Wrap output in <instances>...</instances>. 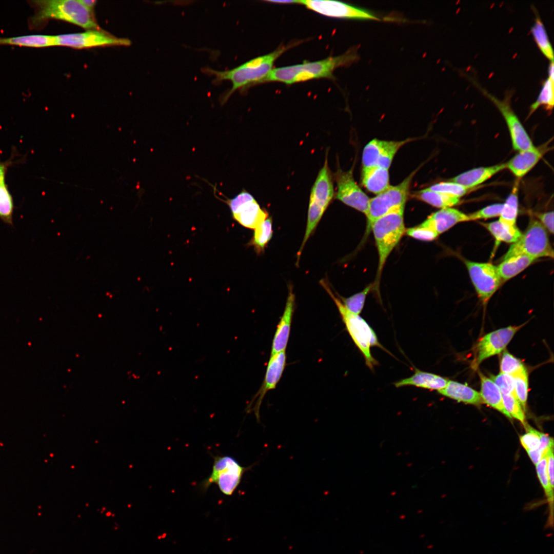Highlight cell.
Returning <instances> with one entry per match:
<instances>
[{
  "label": "cell",
  "mask_w": 554,
  "mask_h": 554,
  "mask_svg": "<svg viewBox=\"0 0 554 554\" xmlns=\"http://www.w3.org/2000/svg\"><path fill=\"white\" fill-rule=\"evenodd\" d=\"M295 44L280 46L269 54L259 56L247 61L233 69L224 71H216L210 68L203 70L207 74L213 75L216 82L229 81L231 87L222 96L221 103H225L236 90H245L261 81L272 70L274 63L288 49Z\"/></svg>",
  "instance_id": "obj_1"
},
{
  "label": "cell",
  "mask_w": 554,
  "mask_h": 554,
  "mask_svg": "<svg viewBox=\"0 0 554 554\" xmlns=\"http://www.w3.org/2000/svg\"><path fill=\"white\" fill-rule=\"evenodd\" d=\"M355 57L354 53L348 51L341 55L319 61L272 68L261 83L274 82L289 85L314 78H332L335 69L348 65Z\"/></svg>",
  "instance_id": "obj_2"
},
{
  "label": "cell",
  "mask_w": 554,
  "mask_h": 554,
  "mask_svg": "<svg viewBox=\"0 0 554 554\" xmlns=\"http://www.w3.org/2000/svg\"><path fill=\"white\" fill-rule=\"evenodd\" d=\"M31 2L35 8V13L29 21L32 27L54 19L87 30L100 29L93 12L85 7L79 0H37Z\"/></svg>",
  "instance_id": "obj_3"
},
{
  "label": "cell",
  "mask_w": 554,
  "mask_h": 554,
  "mask_svg": "<svg viewBox=\"0 0 554 554\" xmlns=\"http://www.w3.org/2000/svg\"><path fill=\"white\" fill-rule=\"evenodd\" d=\"M320 283L337 306L346 329L363 354L366 365L372 370L374 366L378 364V362L371 354V347L377 346L385 351L386 350L380 343L375 332L367 322L359 315L349 311L340 299L335 295L325 280H321Z\"/></svg>",
  "instance_id": "obj_4"
},
{
  "label": "cell",
  "mask_w": 554,
  "mask_h": 554,
  "mask_svg": "<svg viewBox=\"0 0 554 554\" xmlns=\"http://www.w3.org/2000/svg\"><path fill=\"white\" fill-rule=\"evenodd\" d=\"M328 152H326L325 162L320 170L311 188L306 228L301 246L298 253L299 260L304 247L321 219L334 196L332 177L328 166Z\"/></svg>",
  "instance_id": "obj_5"
},
{
  "label": "cell",
  "mask_w": 554,
  "mask_h": 554,
  "mask_svg": "<svg viewBox=\"0 0 554 554\" xmlns=\"http://www.w3.org/2000/svg\"><path fill=\"white\" fill-rule=\"evenodd\" d=\"M403 214L404 210L389 213L377 219L371 226L379 255L377 287L388 256L405 231Z\"/></svg>",
  "instance_id": "obj_6"
},
{
  "label": "cell",
  "mask_w": 554,
  "mask_h": 554,
  "mask_svg": "<svg viewBox=\"0 0 554 554\" xmlns=\"http://www.w3.org/2000/svg\"><path fill=\"white\" fill-rule=\"evenodd\" d=\"M418 170L411 172L399 184L390 185L385 191L370 199L366 215L367 219V232L371 230L372 224L380 217L391 212L404 210L411 183Z\"/></svg>",
  "instance_id": "obj_7"
},
{
  "label": "cell",
  "mask_w": 554,
  "mask_h": 554,
  "mask_svg": "<svg viewBox=\"0 0 554 554\" xmlns=\"http://www.w3.org/2000/svg\"><path fill=\"white\" fill-rule=\"evenodd\" d=\"M521 254L528 255L535 260L553 257V250L546 229L538 220H530L525 232L516 242L512 244L503 260Z\"/></svg>",
  "instance_id": "obj_8"
},
{
  "label": "cell",
  "mask_w": 554,
  "mask_h": 554,
  "mask_svg": "<svg viewBox=\"0 0 554 554\" xmlns=\"http://www.w3.org/2000/svg\"><path fill=\"white\" fill-rule=\"evenodd\" d=\"M213 459L211 473L201 483L200 487L205 491L215 484L223 494L231 496L239 485L243 474L250 467H243L230 456H216Z\"/></svg>",
  "instance_id": "obj_9"
},
{
  "label": "cell",
  "mask_w": 554,
  "mask_h": 554,
  "mask_svg": "<svg viewBox=\"0 0 554 554\" xmlns=\"http://www.w3.org/2000/svg\"><path fill=\"white\" fill-rule=\"evenodd\" d=\"M55 46L74 49H87L108 46H129L130 40L118 38L102 30H88L85 32L54 35Z\"/></svg>",
  "instance_id": "obj_10"
},
{
  "label": "cell",
  "mask_w": 554,
  "mask_h": 554,
  "mask_svg": "<svg viewBox=\"0 0 554 554\" xmlns=\"http://www.w3.org/2000/svg\"><path fill=\"white\" fill-rule=\"evenodd\" d=\"M225 202L229 206L233 217L243 226L254 229L268 217L253 195L245 190Z\"/></svg>",
  "instance_id": "obj_11"
},
{
  "label": "cell",
  "mask_w": 554,
  "mask_h": 554,
  "mask_svg": "<svg viewBox=\"0 0 554 554\" xmlns=\"http://www.w3.org/2000/svg\"><path fill=\"white\" fill-rule=\"evenodd\" d=\"M464 263L479 298L486 303L503 282L497 266L467 260Z\"/></svg>",
  "instance_id": "obj_12"
},
{
  "label": "cell",
  "mask_w": 554,
  "mask_h": 554,
  "mask_svg": "<svg viewBox=\"0 0 554 554\" xmlns=\"http://www.w3.org/2000/svg\"><path fill=\"white\" fill-rule=\"evenodd\" d=\"M524 325L510 326L500 328L480 339L474 347L472 367L477 368L485 360L500 353Z\"/></svg>",
  "instance_id": "obj_13"
},
{
  "label": "cell",
  "mask_w": 554,
  "mask_h": 554,
  "mask_svg": "<svg viewBox=\"0 0 554 554\" xmlns=\"http://www.w3.org/2000/svg\"><path fill=\"white\" fill-rule=\"evenodd\" d=\"M353 168L344 171L340 168H338L334 174L337 185L335 198L366 215L370 199L355 182L353 175Z\"/></svg>",
  "instance_id": "obj_14"
},
{
  "label": "cell",
  "mask_w": 554,
  "mask_h": 554,
  "mask_svg": "<svg viewBox=\"0 0 554 554\" xmlns=\"http://www.w3.org/2000/svg\"><path fill=\"white\" fill-rule=\"evenodd\" d=\"M480 89L493 103L503 116L508 128L513 149L519 152L533 147L534 146L530 138L510 106V94L500 100L484 89Z\"/></svg>",
  "instance_id": "obj_15"
},
{
  "label": "cell",
  "mask_w": 554,
  "mask_h": 554,
  "mask_svg": "<svg viewBox=\"0 0 554 554\" xmlns=\"http://www.w3.org/2000/svg\"><path fill=\"white\" fill-rule=\"evenodd\" d=\"M320 14L331 17L358 19H380L370 12L339 1L325 0L299 1V3Z\"/></svg>",
  "instance_id": "obj_16"
},
{
  "label": "cell",
  "mask_w": 554,
  "mask_h": 554,
  "mask_svg": "<svg viewBox=\"0 0 554 554\" xmlns=\"http://www.w3.org/2000/svg\"><path fill=\"white\" fill-rule=\"evenodd\" d=\"M286 363L285 350L276 353L270 356L266 369L263 384L253 399L251 404L255 402L253 411L258 421L260 419L259 410L263 399L266 393L276 387L280 381Z\"/></svg>",
  "instance_id": "obj_17"
},
{
  "label": "cell",
  "mask_w": 554,
  "mask_h": 554,
  "mask_svg": "<svg viewBox=\"0 0 554 554\" xmlns=\"http://www.w3.org/2000/svg\"><path fill=\"white\" fill-rule=\"evenodd\" d=\"M547 144L519 151L508 162L506 168L518 178H521L530 171L547 151Z\"/></svg>",
  "instance_id": "obj_18"
},
{
  "label": "cell",
  "mask_w": 554,
  "mask_h": 554,
  "mask_svg": "<svg viewBox=\"0 0 554 554\" xmlns=\"http://www.w3.org/2000/svg\"><path fill=\"white\" fill-rule=\"evenodd\" d=\"M294 304L295 295L292 288L290 287L284 312L273 339L271 355L284 351L286 348L290 332Z\"/></svg>",
  "instance_id": "obj_19"
},
{
  "label": "cell",
  "mask_w": 554,
  "mask_h": 554,
  "mask_svg": "<svg viewBox=\"0 0 554 554\" xmlns=\"http://www.w3.org/2000/svg\"><path fill=\"white\" fill-rule=\"evenodd\" d=\"M469 221L468 215L452 207L441 209L421 224L434 230L439 235L458 223Z\"/></svg>",
  "instance_id": "obj_20"
},
{
  "label": "cell",
  "mask_w": 554,
  "mask_h": 554,
  "mask_svg": "<svg viewBox=\"0 0 554 554\" xmlns=\"http://www.w3.org/2000/svg\"><path fill=\"white\" fill-rule=\"evenodd\" d=\"M505 169H506V163L475 168L459 174L453 177L451 181L470 189L482 184Z\"/></svg>",
  "instance_id": "obj_21"
},
{
  "label": "cell",
  "mask_w": 554,
  "mask_h": 554,
  "mask_svg": "<svg viewBox=\"0 0 554 554\" xmlns=\"http://www.w3.org/2000/svg\"><path fill=\"white\" fill-rule=\"evenodd\" d=\"M448 381V379L440 375L415 368L412 375L397 381L393 384L397 388L412 386L439 391L445 387Z\"/></svg>",
  "instance_id": "obj_22"
},
{
  "label": "cell",
  "mask_w": 554,
  "mask_h": 554,
  "mask_svg": "<svg viewBox=\"0 0 554 554\" xmlns=\"http://www.w3.org/2000/svg\"><path fill=\"white\" fill-rule=\"evenodd\" d=\"M441 395L465 403L480 405L483 402L480 392L467 385L449 380L445 387L438 391Z\"/></svg>",
  "instance_id": "obj_23"
},
{
  "label": "cell",
  "mask_w": 554,
  "mask_h": 554,
  "mask_svg": "<svg viewBox=\"0 0 554 554\" xmlns=\"http://www.w3.org/2000/svg\"><path fill=\"white\" fill-rule=\"evenodd\" d=\"M362 180L366 189L377 195L390 186L388 169L379 166L363 168Z\"/></svg>",
  "instance_id": "obj_24"
},
{
  "label": "cell",
  "mask_w": 554,
  "mask_h": 554,
  "mask_svg": "<svg viewBox=\"0 0 554 554\" xmlns=\"http://www.w3.org/2000/svg\"><path fill=\"white\" fill-rule=\"evenodd\" d=\"M481 381L480 392L483 403L500 411L509 418H511L506 410L503 401L502 394L494 382L481 372L479 373Z\"/></svg>",
  "instance_id": "obj_25"
},
{
  "label": "cell",
  "mask_w": 554,
  "mask_h": 554,
  "mask_svg": "<svg viewBox=\"0 0 554 554\" xmlns=\"http://www.w3.org/2000/svg\"><path fill=\"white\" fill-rule=\"evenodd\" d=\"M0 45L31 48L55 46L54 35L33 34L15 37H0Z\"/></svg>",
  "instance_id": "obj_26"
},
{
  "label": "cell",
  "mask_w": 554,
  "mask_h": 554,
  "mask_svg": "<svg viewBox=\"0 0 554 554\" xmlns=\"http://www.w3.org/2000/svg\"><path fill=\"white\" fill-rule=\"evenodd\" d=\"M535 259L526 255L521 254L503 260L497 266L502 281L511 279L527 268Z\"/></svg>",
  "instance_id": "obj_27"
},
{
  "label": "cell",
  "mask_w": 554,
  "mask_h": 554,
  "mask_svg": "<svg viewBox=\"0 0 554 554\" xmlns=\"http://www.w3.org/2000/svg\"><path fill=\"white\" fill-rule=\"evenodd\" d=\"M482 225L489 231L498 242L508 243L516 242L522 233L516 226H510L499 220Z\"/></svg>",
  "instance_id": "obj_28"
},
{
  "label": "cell",
  "mask_w": 554,
  "mask_h": 554,
  "mask_svg": "<svg viewBox=\"0 0 554 554\" xmlns=\"http://www.w3.org/2000/svg\"><path fill=\"white\" fill-rule=\"evenodd\" d=\"M418 197L422 201L437 208H450L458 204L460 198L431 190L429 188L421 190Z\"/></svg>",
  "instance_id": "obj_29"
},
{
  "label": "cell",
  "mask_w": 554,
  "mask_h": 554,
  "mask_svg": "<svg viewBox=\"0 0 554 554\" xmlns=\"http://www.w3.org/2000/svg\"><path fill=\"white\" fill-rule=\"evenodd\" d=\"M518 206V183H517L513 187L505 202L503 204L499 220L510 226H516Z\"/></svg>",
  "instance_id": "obj_30"
},
{
  "label": "cell",
  "mask_w": 554,
  "mask_h": 554,
  "mask_svg": "<svg viewBox=\"0 0 554 554\" xmlns=\"http://www.w3.org/2000/svg\"><path fill=\"white\" fill-rule=\"evenodd\" d=\"M547 455L544 456L536 465V470L539 479L545 491L547 501L549 505V516L546 525L549 527L553 526V489L550 486L547 473Z\"/></svg>",
  "instance_id": "obj_31"
},
{
  "label": "cell",
  "mask_w": 554,
  "mask_h": 554,
  "mask_svg": "<svg viewBox=\"0 0 554 554\" xmlns=\"http://www.w3.org/2000/svg\"><path fill=\"white\" fill-rule=\"evenodd\" d=\"M273 233L272 222L271 217H267L255 229L250 244L255 251L260 254L271 240Z\"/></svg>",
  "instance_id": "obj_32"
},
{
  "label": "cell",
  "mask_w": 554,
  "mask_h": 554,
  "mask_svg": "<svg viewBox=\"0 0 554 554\" xmlns=\"http://www.w3.org/2000/svg\"><path fill=\"white\" fill-rule=\"evenodd\" d=\"M539 48L544 55L551 61H553V51L548 39L545 27L539 17H537L531 29Z\"/></svg>",
  "instance_id": "obj_33"
},
{
  "label": "cell",
  "mask_w": 554,
  "mask_h": 554,
  "mask_svg": "<svg viewBox=\"0 0 554 554\" xmlns=\"http://www.w3.org/2000/svg\"><path fill=\"white\" fill-rule=\"evenodd\" d=\"M14 208L12 196L4 181L0 183V219L10 226H13Z\"/></svg>",
  "instance_id": "obj_34"
},
{
  "label": "cell",
  "mask_w": 554,
  "mask_h": 554,
  "mask_svg": "<svg viewBox=\"0 0 554 554\" xmlns=\"http://www.w3.org/2000/svg\"><path fill=\"white\" fill-rule=\"evenodd\" d=\"M553 84L554 77L548 76L543 83L537 100L530 106V114L541 106H544L547 110H552L554 104Z\"/></svg>",
  "instance_id": "obj_35"
},
{
  "label": "cell",
  "mask_w": 554,
  "mask_h": 554,
  "mask_svg": "<svg viewBox=\"0 0 554 554\" xmlns=\"http://www.w3.org/2000/svg\"><path fill=\"white\" fill-rule=\"evenodd\" d=\"M386 144V141L373 139L364 147L362 155L363 168L377 166Z\"/></svg>",
  "instance_id": "obj_36"
},
{
  "label": "cell",
  "mask_w": 554,
  "mask_h": 554,
  "mask_svg": "<svg viewBox=\"0 0 554 554\" xmlns=\"http://www.w3.org/2000/svg\"><path fill=\"white\" fill-rule=\"evenodd\" d=\"M370 284L362 291L348 298L339 297L345 308L350 312L359 315L364 307L366 296L372 287Z\"/></svg>",
  "instance_id": "obj_37"
},
{
  "label": "cell",
  "mask_w": 554,
  "mask_h": 554,
  "mask_svg": "<svg viewBox=\"0 0 554 554\" xmlns=\"http://www.w3.org/2000/svg\"><path fill=\"white\" fill-rule=\"evenodd\" d=\"M500 372L515 377L526 371L523 363L508 352H504L500 361Z\"/></svg>",
  "instance_id": "obj_38"
},
{
  "label": "cell",
  "mask_w": 554,
  "mask_h": 554,
  "mask_svg": "<svg viewBox=\"0 0 554 554\" xmlns=\"http://www.w3.org/2000/svg\"><path fill=\"white\" fill-rule=\"evenodd\" d=\"M429 188L433 191L444 193L458 198L465 195L469 190L452 181L440 182L432 185Z\"/></svg>",
  "instance_id": "obj_39"
},
{
  "label": "cell",
  "mask_w": 554,
  "mask_h": 554,
  "mask_svg": "<svg viewBox=\"0 0 554 554\" xmlns=\"http://www.w3.org/2000/svg\"><path fill=\"white\" fill-rule=\"evenodd\" d=\"M504 407L512 418L525 424L524 410L517 398L510 394H502Z\"/></svg>",
  "instance_id": "obj_40"
},
{
  "label": "cell",
  "mask_w": 554,
  "mask_h": 554,
  "mask_svg": "<svg viewBox=\"0 0 554 554\" xmlns=\"http://www.w3.org/2000/svg\"><path fill=\"white\" fill-rule=\"evenodd\" d=\"M515 392L516 397L525 410L528 396V378L527 372L525 371L515 377Z\"/></svg>",
  "instance_id": "obj_41"
},
{
  "label": "cell",
  "mask_w": 554,
  "mask_h": 554,
  "mask_svg": "<svg viewBox=\"0 0 554 554\" xmlns=\"http://www.w3.org/2000/svg\"><path fill=\"white\" fill-rule=\"evenodd\" d=\"M490 379L499 387L502 394H510L517 398L515 379L512 376L500 372Z\"/></svg>",
  "instance_id": "obj_42"
},
{
  "label": "cell",
  "mask_w": 554,
  "mask_h": 554,
  "mask_svg": "<svg viewBox=\"0 0 554 554\" xmlns=\"http://www.w3.org/2000/svg\"><path fill=\"white\" fill-rule=\"evenodd\" d=\"M525 427L526 432L520 437L521 445L526 451L538 449L540 445V432L529 425Z\"/></svg>",
  "instance_id": "obj_43"
},
{
  "label": "cell",
  "mask_w": 554,
  "mask_h": 554,
  "mask_svg": "<svg viewBox=\"0 0 554 554\" xmlns=\"http://www.w3.org/2000/svg\"><path fill=\"white\" fill-rule=\"evenodd\" d=\"M406 232V234L410 237L425 241H432L439 235L432 228L422 224L408 228Z\"/></svg>",
  "instance_id": "obj_44"
},
{
  "label": "cell",
  "mask_w": 554,
  "mask_h": 554,
  "mask_svg": "<svg viewBox=\"0 0 554 554\" xmlns=\"http://www.w3.org/2000/svg\"><path fill=\"white\" fill-rule=\"evenodd\" d=\"M503 204H494L488 205L473 213L468 214L469 221L487 219L500 215Z\"/></svg>",
  "instance_id": "obj_45"
},
{
  "label": "cell",
  "mask_w": 554,
  "mask_h": 554,
  "mask_svg": "<svg viewBox=\"0 0 554 554\" xmlns=\"http://www.w3.org/2000/svg\"><path fill=\"white\" fill-rule=\"evenodd\" d=\"M539 222L551 234L553 233V212L548 211L539 214Z\"/></svg>",
  "instance_id": "obj_46"
},
{
  "label": "cell",
  "mask_w": 554,
  "mask_h": 554,
  "mask_svg": "<svg viewBox=\"0 0 554 554\" xmlns=\"http://www.w3.org/2000/svg\"><path fill=\"white\" fill-rule=\"evenodd\" d=\"M547 467L550 486L553 489V447H551L547 455Z\"/></svg>",
  "instance_id": "obj_47"
},
{
  "label": "cell",
  "mask_w": 554,
  "mask_h": 554,
  "mask_svg": "<svg viewBox=\"0 0 554 554\" xmlns=\"http://www.w3.org/2000/svg\"><path fill=\"white\" fill-rule=\"evenodd\" d=\"M16 163L17 161H14L13 155L11 156L9 160L6 161L2 162L0 161V183L5 181V176L8 168L13 164Z\"/></svg>",
  "instance_id": "obj_48"
},
{
  "label": "cell",
  "mask_w": 554,
  "mask_h": 554,
  "mask_svg": "<svg viewBox=\"0 0 554 554\" xmlns=\"http://www.w3.org/2000/svg\"><path fill=\"white\" fill-rule=\"evenodd\" d=\"M532 462L536 465L541 461L544 457L542 452L539 449L527 451Z\"/></svg>",
  "instance_id": "obj_49"
},
{
  "label": "cell",
  "mask_w": 554,
  "mask_h": 554,
  "mask_svg": "<svg viewBox=\"0 0 554 554\" xmlns=\"http://www.w3.org/2000/svg\"><path fill=\"white\" fill-rule=\"evenodd\" d=\"M80 3L88 10L93 12L94 7L96 4L97 1L95 0H79Z\"/></svg>",
  "instance_id": "obj_50"
}]
</instances>
